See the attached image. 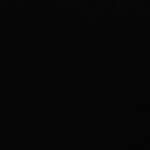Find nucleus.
Here are the masks:
<instances>
[]
</instances>
